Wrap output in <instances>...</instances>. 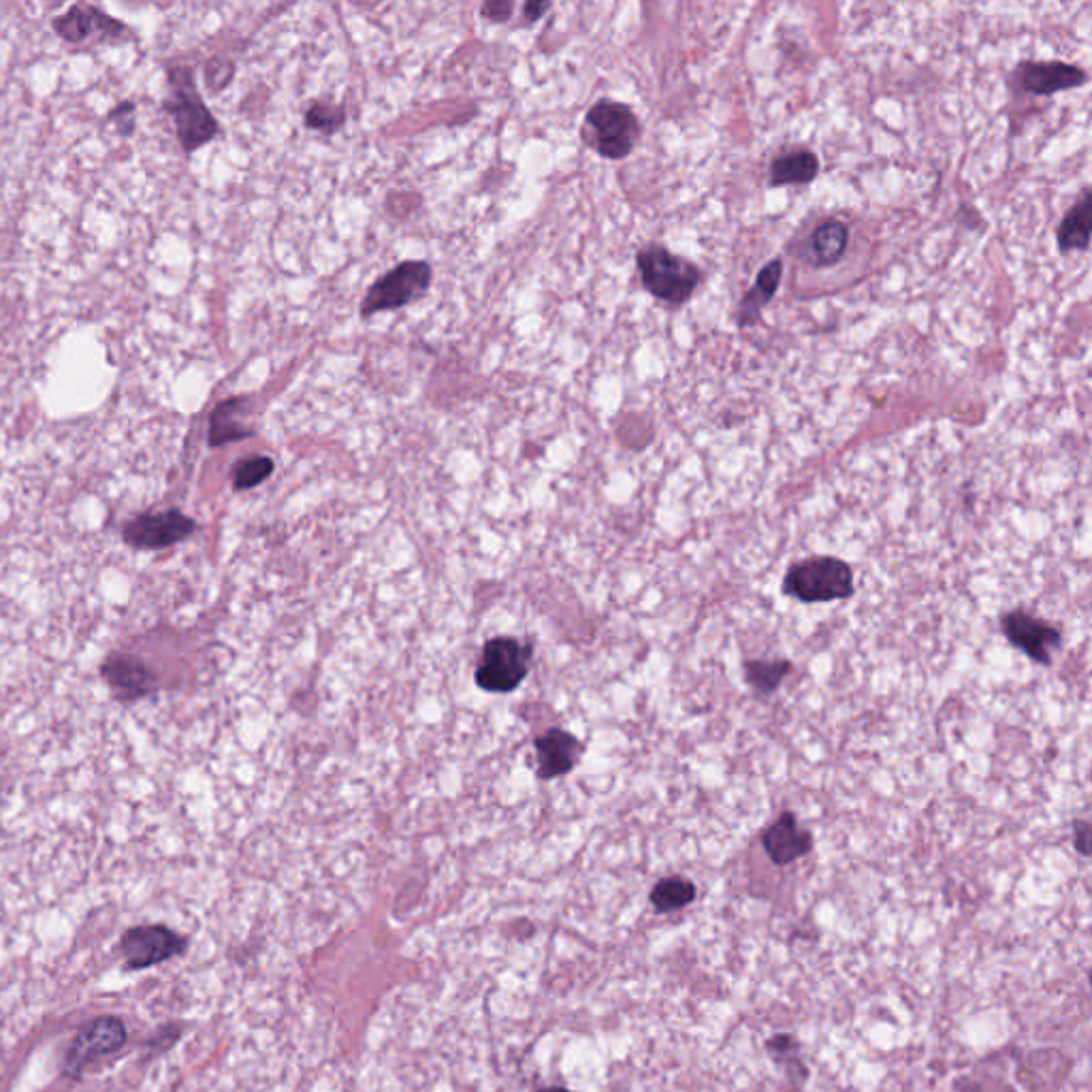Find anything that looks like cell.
<instances>
[{"mask_svg":"<svg viewBox=\"0 0 1092 1092\" xmlns=\"http://www.w3.org/2000/svg\"><path fill=\"white\" fill-rule=\"evenodd\" d=\"M101 673L120 701H140L156 687L154 673L133 655H110Z\"/></svg>","mask_w":1092,"mask_h":1092,"instance_id":"13","label":"cell"},{"mask_svg":"<svg viewBox=\"0 0 1092 1092\" xmlns=\"http://www.w3.org/2000/svg\"><path fill=\"white\" fill-rule=\"evenodd\" d=\"M784 591L807 604L845 600L854 593V574L851 568L837 558H813L789 568Z\"/></svg>","mask_w":1092,"mask_h":1092,"instance_id":"4","label":"cell"},{"mask_svg":"<svg viewBox=\"0 0 1092 1092\" xmlns=\"http://www.w3.org/2000/svg\"><path fill=\"white\" fill-rule=\"evenodd\" d=\"M542 1092H570V1091H563V1089H544V1091Z\"/></svg>","mask_w":1092,"mask_h":1092,"instance_id":"32","label":"cell"},{"mask_svg":"<svg viewBox=\"0 0 1092 1092\" xmlns=\"http://www.w3.org/2000/svg\"><path fill=\"white\" fill-rule=\"evenodd\" d=\"M94 29L101 30V34L105 37H112L113 41L124 39L120 32H126L124 24L115 22L92 4H75L54 20V30L69 43H82Z\"/></svg>","mask_w":1092,"mask_h":1092,"instance_id":"16","label":"cell"},{"mask_svg":"<svg viewBox=\"0 0 1092 1092\" xmlns=\"http://www.w3.org/2000/svg\"><path fill=\"white\" fill-rule=\"evenodd\" d=\"M849 248V226L839 218H824L813 226L805 258L813 267H833Z\"/></svg>","mask_w":1092,"mask_h":1092,"instance_id":"18","label":"cell"},{"mask_svg":"<svg viewBox=\"0 0 1092 1092\" xmlns=\"http://www.w3.org/2000/svg\"><path fill=\"white\" fill-rule=\"evenodd\" d=\"M530 669L528 651L514 639L498 636L484 644L477 671L478 687L493 694H506L521 685Z\"/></svg>","mask_w":1092,"mask_h":1092,"instance_id":"6","label":"cell"},{"mask_svg":"<svg viewBox=\"0 0 1092 1092\" xmlns=\"http://www.w3.org/2000/svg\"><path fill=\"white\" fill-rule=\"evenodd\" d=\"M272 474H274V461L269 457H263V455L248 457V459H242L233 468V487L237 491H246V489H253L256 484L265 482Z\"/></svg>","mask_w":1092,"mask_h":1092,"instance_id":"23","label":"cell"},{"mask_svg":"<svg viewBox=\"0 0 1092 1092\" xmlns=\"http://www.w3.org/2000/svg\"><path fill=\"white\" fill-rule=\"evenodd\" d=\"M346 122V112L339 105H331L325 101H314L306 112V126L312 131H320L325 135H331L339 131Z\"/></svg>","mask_w":1092,"mask_h":1092,"instance_id":"25","label":"cell"},{"mask_svg":"<svg viewBox=\"0 0 1092 1092\" xmlns=\"http://www.w3.org/2000/svg\"><path fill=\"white\" fill-rule=\"evenodd\" d=\"M1092 195L1089 188L1080 196V201L1064 214L1063 223L1057 231V242L1063 253L1071 251H1089L1091 246Z\"/></svg>","mask_w":1092,"mask_h":1092,"instance_id":"21","label":"cell"},{"mask_svg":"<svg viewBox=\"0 0 1092 1092\" xmlns=\"http://www.w3.org/2000/svg\"><path fill=\"white\" fill-rule=\"evenodd\" d=\"M581 137L602 159L623 161L641 140V122L630 105L602 99L585 115Z\"/></svg>","mask_w":1092,"mask_h":1092,"instance_id":"3","label":"cell"},{"mask_svg":"<svg viewBox=\"0 0 1092 1092\" xmlns=\"http://www.w3.org/2000/svg\"><path fill=\"white\" fill-rule=\"evenodd\" d=\"M167 78L169 96L163 101V108L175 122L177 140L184 152L191 154L214 140L221 129L214 113L203 103L191 69L171 67Z\"/></svg>","mask_w":1092,"mask_h":1092,"instance_id":"1","label":"cell"},{"mask_svg":"<svg viewBox=\"0 0 1092 1092\" xmlns=\"http://www.w3.org/2000/svg\"><path fill=\"white\" fill-rule=\"evenodd\" d=\"M792 671V664L789 662H749L747 664V678L749 683L759 690V692H775L782 681L785 678V674Z\"/></svg>","mask_w":1092,"mask_h":1092,"instance_id":"24","label":"cell"},{"mask_svg":"<svg viewBox=\"0 0 1092 1092\" xmlns=\"http://www.w3.org/2000/svg\"><path fill=\"white\" fill-rule=\"evenodd\" d=\"M122 950L129 958V967L145 969L182 952L184 939L165 926H137L124 935Z\"/></svg>","mask_w":1092,"mask_h":1092,"instance_id":"10","label":"cell"},{"mask_svg":"<svg viewBox=\"0 0 1092 1092\" xmlns=\"http://www.w3.org/2000/svg\"><path fill=\"white\" fill-rule=\"evenodd\" d=\"M549 9H551V2H528V4H525V18H528V22L532 24L535 20H540V18H542V13H544V11H549Z\"/></svg>","mask_w":1092,"mask_h":1092,"instance_id":"30","label":"cell"},{"mask_svg":"<svg viewBox=\"0 0 1092 1092\" xmlns=\"http://www.w3.org/2000/svg\"><path fill=\"white\" fill-rule=\"evenodd\" d=\"M195 528L191 517L180 510H167L161 514H141L131 519L122 530V538L133 549L159 551L188 538Z\"/></svg>","mask_w":1092,"mask_h":1092,"instance_id":"7","label":"cell"},{"mask_svg":"<svg viewBox=\"0 0 1092 1092\" xmlns=\"http://www.w3.org/2000/svg\"><path fill=\"white\" fill-rule=\"evenodd\" d=\"M124 1039L126 1031L118 1018H103L92 1022L73 1041L67 1057V1069L78 1075L92 1059L115 1052L124 1043Z\"/></svg>","mask_w":1092,"mask_h":1092,"instance_id":"11","label":"cell"},{"mask_svg":"<svg viewBox=\"0 0 1092 1092\" xmlns=\"http://www.w3.org/2000/svg\"><path fill=\"white\" fill-rule=\"evenodd\" d=\"M433 280V269L425 261H404L374 282L361 302V316L406 308L422 299Z\"/></svg>","mask_w":1092,"mask_h":1092,"instance_id":"5","label":"cell"},{"mask_svg":"<svg viewBox=\"0 0 1092 1092\" xmlns=\"http://www.w3.org/2000/svg\"><path fill=\"white\" fill-rule=\"evenodd\" d=\"M1013 80L1020 90H1024L1029 94L1050 96V94L1086 84L1089 75L1082 67L1069 64V62L1024 60L1016 67Z\"/></svg>","mask_w":1092,"mask_h":1092,"instance_id":"8","label":"cell"},{"mask_svg":"<svg viewBox=\"0 0 1092 1092\" xmlns=\"http://www.w3.org/2000/svg\"><path fill=\"white\" fill-rule=\"evenodd\" d=\"M581 752L583 747L572 734L560 728L549 729L544 736L535 741L538 777L553 779L568 775L576 766Z\"/></svg>","mask_w":1092,"mask_h":1092,"instance_id":"15","label":"cell"},{"mask_svg":"<svg viewBox=\"0 0 1092 1092\" xmlns=\"http://www.w3.org/2000/svg\"><path fill=\"white\" fill-rule=\"evenodd\" d=\"M956 1091H958V1092H983V1091H981L980 1084H976V1082H971V1080H967V1078H962V1080H958V1082H956Z\"/></svg>","mask_w":1092,"mask_h":1092,"instance_id":"31","label":"cell"},{"mask_svg":"<svg viewBox=\"0 0 1092 1092\" xmlns=\"http://www.w3.org/2000/svg\"><path fill=\"white\" fill-rule=\"evenodd\" d=\"M231 78H233V64H231V62H226V60H221V58L212 60V62L207 64V69H205V80H207V85H210L212 90H221V88H225L226 82H228Z\"/></svg>","mask_w":1092,"mask_h":1092,"instance_id":"27","label":"cell"},{"mask_svg":"<svg viewBox=\"0 0 1092 1092\" xmlns=\"http://www.w3.org/2000/svg\"><path fill=\"white\" fill-rule=\"evenodd\" d=\"M636 265L644 290L671 306H683L685 302H690L702 280L698 265H694L685 256L671 253L660 244H649L641 248L636 254Z\"/></svg>","mask_w":1092,"mask_h":1092,"instance_id":"2","label":"cell"},{"mask_svg":"<svg viewBox=\"0 0 1092 1092\" xmlns=\"http://www.w3.org/2000/svg\"><path fill=\"white\" fill-rule=\"evenodd\" d=\"M762 845L773 865L787 867L812 851L813 837L798 824L794 813L785 812L768 830H764Z\"/></svg>","mask_w":1092,"mask_h":1092,"instance_id":"12","label":"cell"},{"mask_svg":"<svg viewBox=\"0 0 1092 1092\" xmlns=\"http://www.w3.org/2000/svg\"><path fill=\"white\" fill-rule=\"evenodd\" d=\"M819 173V159L817 154L809 150V147H803V145H796V147H789L782 152L773 163H770V186L777 188V186H803V184H812L813 180L817 177Z\"/></svg>","mask_w":1092,"mask_h":1092,"instance_id":"20","label":"cell"},{"mask_svg":"<svg viewBox=\"0 0 1092 1092\" xmlns=\"http://www.w3.org/2000/svg\"><path fill=\"white\" fill-rule=\"evenodd\" d=\"M1089 835H1091L1089 824L1082 821V824L1075 826V847L1080 849L1082 856H1089L1091 854V849H1089Z\"/></svg>","mask_w":1092,"mask_h":1092,"instance_id":"29","label":"cell"},{"mask_svg":"<svg viewBox=\"0 0 1092 1092\" xmlns=\"http://www.w3.org/2000/svg\"><path fill=\"white\" fill-rule=\"evenodd\" d=\"M512 11H514V4H512V2H508V0H506V2L504 0H491V2H484V4H482V9H480V13H482L487 20L498 22V24H500V22H506V20H510Z\"/></svg>","mask_w":1092,"mask_h":1092,"instance_id":"28","label":"cell"},{"mask_svg":"<svg viewBox=\"0 0 1092 1092\" xmlns=\"http://www.w3.org/2000/svg\"><path fill=\"white\" fill-rule=\"evenodd\" d=\"M1073 1063L1059 1050H1037L1027 1057L1020 1069V1082L1031 1092H1054L1061 1089Z\"/></svg>","mask_w":1092,"mask_h":1092,"instance_id":"17","label":"cell"},{"mask_svg":"<svg viewBox=\"0 0 1092 1092\" xmlns=\"http://www.w3.org/2000/svg\"><path fill=\"white\" fill-rule=\"evenodd\" d=\"M782 278H784V261L782 258H773L768 261L759 272H757L756 282L754 286L747 290V295L743 297V302L738 304V309H736V325L741 329L754 325L764 306L768 302H773V297L777 295V288L782 284Z\"/></svg>","mask_w":1092,"mask_h":1092,"instance_id":"19","label":"cell"},{"mask_svg":"<svg viewBox=\"0 0 1092 1092\" xmlns=\"http://www.w3.org/2000/svg\"><path fill=\"white\" fill-rule=\"evenodd\" d=\"M766 1052L773 1057V1061L782 1067H787V1073H789V1067L794 1064L796 1069H807L803 1061H800V1043L796 1041V1037L792 1035H775L770 1037L766 1041Z\"/></svg>","mask_w":1092,"mask_h":1092,"instance_id":"26","label":"cell"},{"mask_svg":"<svg viewBox=\"0 0 1092 1092\" xmlns=\"http://www.w3.org/2000/svg\"><path fill=\"white\" fill-rule=\"evenodd\" d=\"M696 895L698 892H696L694 881L674 875V877H666V879L655 884V888L651 890V905L660 914H673V911L692 905L696 900Z\"/></svg>","mask_w":1092,"mask_h":1092,"instance_id":"22","label":"cell"},{"mask_svg":"<svg viewBox=\"0 0 1092 1092\" xmlns=\"http://www.w3.org/2000/svg\"><path fill=\"white\" fill-rule=\"evenodd\" d=\"M1003 634L1009 643L1024 651L1033 662L1050 664L1052 653L1061 646V632L1024 611H1013L1001 619Z\"/></svg>","mask_w":1092,"mask_h":1092,"instance_id":"9","label":"cell"},{"mask_svg":"<svg viewBox=\"0 0 1092 1092\" xmlns=\"http://www.w3.org/2000/svg\"><path fill=\"white\" fill-rule=\"evenodd\" d=\"M253 399L246 395L228 397L210 415V447L218 449L237 440L253 438L254 427L248 422Z\"/></svg>","mask_w":1092,"mask_h":1092,"instance_id":"14","label":"cell"}]
</instances>
